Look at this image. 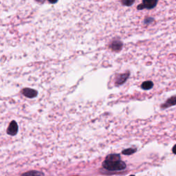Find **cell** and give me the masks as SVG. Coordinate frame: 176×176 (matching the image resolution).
Instances as JSON below:
<instances>
[{"instance_id": "obj_8", "label": "cell", "mask_w": 176, "mask_h": 176, "mask_svg": "<svg viewBox=\"0 0 176 176\" xmlns=\"http://www.w3.org/2000/svg\"><path fill=\"white\" fill-rule=\"evenodd\" d=\"M21 176H44V174L38 171H30L23 173Z\"/></svg>"}, {"instance_id": "obj_14", "label": "cell", "mask_w": 176, "mask_h": 176, "mask_svg": "<svg viewBox=\"0 0 176 176\" xmlns=\"http://www.w3.org/2000/svg\"><path fill=\"white\" fill-rule=\"evenodd\" d=\"M50 3H51V4H55V3H56L57 2H49Z\"/></svg>"}, {"instance_id": "obj_6", "label": "cell", "mask_w": 176, "mask_h": 176, "mask_svg": "<svg viewBox=\"0 0 176 176\" xmlns=\"http://www.w3.org/2000/svg\"><path fill=\"white\" fill-rule=\"evenodd\" d=\"M175 105H176V96H174L167 99V101H166L165 103L162 105L161 108L165 109L170 108V107L174 106Z\"/></svg>"}, {"instance_id": "obj_7", "label": "cell", "mask_w": 176, "mask_h": 176, "mask_svg": "<svg viewBox=\"0 0 176 176\" xmlns=\"http://www.w3.org/2000/svg\"><path fill=\"white\" fill-rule=\"evenodd\" d=\"M123 44L120 41H114L110 45V47L114 52H119L123 48Z\"/></svg>"}, {"instance_id": "obj_2", "label": "cell", "mask_w": 176, "mask_h": 176, "mask_svg": "<svg viewBox=\"0 0 176 176\" xmlns=\"http://www.w3.org/2000/svg\"><path fill=\"white\" fill-rule=\"evenodd\" d=\"M158 1L156 0H144L141 4L137 6L138 10H143V9H153L156 6Z\"/></svg>"}, {"instance_id": "obj_10", "label": "cell", "mask_w": 176, "mask_h": 176, "mask_svg": "<svg viewBox=\"0 0 176 176\" xmlns=\"http://www.w3.org/2000/svg\"><path fill=\"white\" fill-rule=\"evenodd\" d=\"M136 151H137V149H135V148H129V149H125V150H123L122 153L124 154V155L129 156V155H132V154H133V153H134Z\"/></svg>"}, {"instance_id": "obj_1", "label": "cell", "mask_w": 176, "mask_h": 176, "mask_svg": "<svg viewBox=\"0 0 176 176\" xmlns=\"http://www.w3.org/2000/svg\"><path fill=\"white\" fill-rule=\"evenodd\" d=\"M103 167L110 171H117L124 170L126 164L120 160L119 154H110L106 157L103 162Z\"/></svg>"}, {"instance_id": "obj_5", "label": "cell", "mask_w": 176, "mask_h": 176, "mask_svg": "<svg viewBox=\"0 0 176 176\" xmlns=\"http://www.w3.org/2000/svg\"><path fill=\"white\" fill-rule=\"evenodd\" d=\"M130 73L129 72H127L124 74H119L116 78V80L115 81V85L116 86H119L126 82V80L128 79V78L129 77Z\"/></svg>"}, {"instance_id": "obj_13", "label": "cell", "mask_w": 176, "mask_h": 176, "mask_svg": "<svg viewBox=\"0 0 176 176\" xmlns=\"http://www.w3.org/2000/svg\"><path fill=\"white\" fill-rule=\"evenodd\" d=\"M172 151H173V153H174V154H176V144L175 145L174 147H173Z\"/></svg>"}, {"instance_id": "obj_4", "label": "cell", "mask_w": 176, "mask_h": 176, "mask_svg": "<svg viewBox=\"0 0 176 176\" xmlns=\"http://www.w3.org/2000/svg\"><path fill=\"white\" fill-rule=\"evenodd\" d=\"M21 92H22L23 96H25L28 99L35 98V97L38 95V92L37 90L31 89V88H28V87L24 88Z\"/></svg>"}, {"instance_id": "obj_12", "label": "cell", "mask_w": 176, "mask_h": 176, "mask_svg": "<svg viewBox=\"0 0 176 176\" xmlns=\"http://www.w3.org/2000/svg\"><path fill=\"white\" fill-rule=\"evenodd\" d=\"M154 20L152 17H147L145 18V20L144 21V23L145 24H149V23H151L152 21H153Z\"/></svg>"}, {"instance_id": "obj_15", "label": "cell", "mask_w": 176, "mask_h": 176, "mask_svg": "<svg viewBox=\"0 0 176 176\" xmlns=\"http://www.w3.org/2000/svg\"><path fill=\"white\" fill-rule=\"evenodd\" d=\"M130 176H135V175H130Z\"/></svg>"}, {"instance_id": "obj_9", "label": "cell", "mask_w": 176, "mask_h": 176, "mask_svg": "<svg viewBox=\"0 0 176 176\" xmlns=\"http://www.w3.org/2000/svg\"><path fill=\"white\" fill-rule=\"evenodd\" d=\"M153 87V83L151 80H147L142 83L141 88L144 90H151Z\"/></svg>"}, {"instance_id": "obj_3", "label": "cell", "mask_w": 176, "mask_h": 176, "mask_svg": "<svg viewBox=\"0 0 176 176\" xmlns=\"http://www.w3.org/2000/svg\"><path fill=\"white\" fill-rule=\"evenodd\" d=\"M18 132V125L15 120H12L7 129V134L10 135H15Z\"/></svg>"}, {"instance_id": "obj_11", "label": "cell", "mask_w": 176, "mask_h": 176, "mask_svg": "<svg viewBox=\"0 0 176 176\" xmlns=\"http://www.w3.org/2000/svg\"><path fill=\"white\" fill-rule=\"evenodd\" d=\"M134 2L135 1H134V0H123V1L121 2V3H122L124 6H132V4H134Z\"/></svg>"}]
</instances>
